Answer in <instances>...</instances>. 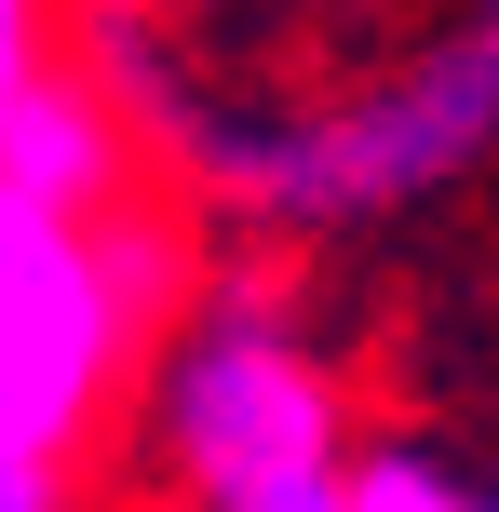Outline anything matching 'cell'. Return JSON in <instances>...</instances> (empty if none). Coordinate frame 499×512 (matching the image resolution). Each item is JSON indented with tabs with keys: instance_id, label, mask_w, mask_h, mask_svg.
<instances>
[{
	"instance_id": "1",
	"label": "cell",
	"mask_w": 499,
	"mask_h": 512,
	"mask_svg": "<svg viewBox=\"0 0 499 512\" xmlns=\"http://www.w3.org/2000/svg\"><path fill=\"white\" fill-rule=\"evenodd\" d=\"M176 162L203 189H230L270 230H351V216H405L432 189H459L473 162H499V0H473L459 27H432L392 81L338 108H297V122H216L189 108Z\"/></svg>"
},
{
	"instance_id": "2",
	"label": "cell",
	"mask_w": 499,
	"mask_h": 512,
	"mask_svg": "<svg viewBox=\"0 0 499 512\" xmlns=\"http://www.w3.org/2000/svg\"><path fill=\"white\" fill-rule=\"evenodd\" d=\"M135 378L189 512H351V405L284 297H203Z\"/></svg>"
},
{
	"instance_id": "3",
	"label": "cell",
	"mask_w": 499,
	"mask_h": 512,
	"mask_svg": "<svg viewBox=\"0 0 499 512\" xmlns=\"http://www.w3.org/2000/svg\"><path fill=\"white\" fill-rule=\"evenodd\" d=\"M149 216H27L0 203V445L14 459L81 472L108 405L135 391L149 337L176 324V270H162Z\"/></svg>"
},
{
	"instance_id": "4",
	"label": "cell",
	"mask_w": 499,
	"mask_h": 512,
	"mask_svg": "<svg viewBox=\"0 0 499 512\" xmlns=\"http://www.w3.org/2000/svg\"><path fill=\"white\" fill-rule=\"evenodd\" d=\"M0 203H27V216H122L135 203V122L95 68L41 54L27 81H0Z\"/></svg>"
},
{
	"instance_id": "5",
	"label": "cell",
	"mask_w": 499,
	"mask_h": 512,
	"mask_svg": "<svg viewBox=\"0 0 499 512\" xmlns=\"http://www.w3.org/2000/svg\"><path fill=\"white\" fill-rule=\"evenodd\" d=\"M351 512H499V486L446 445H351Z\"/></svg>"
},
{
	"instance_id": "6",
	"label": "cell",
	"mask_w": 499,
	"mask_h": 512,
	"mask_svg": "<svg viewBox=\"0 0 499 512\" xmlns=\"http://www.w3.org/2000/svg\"><path fill=\"white\" fill-rule=\"evenodd\" d=\"M41 54H68L54 41V0H0V81H27Z\"/></svg>"
},
{
	"instance_id": "7",
	"label": "cell",
	"mask_w": 499,
	"mask_h": 512,
	"mask_svg": "<svg viewBox=\"0 0 499 512\" xmlns=\"http://www.w3.org/2000/svg\"><path fill=\"white\" fill-rule=\"evenodd\" d=\"M0 512H68V472H54V459H14V445H0Z\"/></svg>"
}]
</instances>
